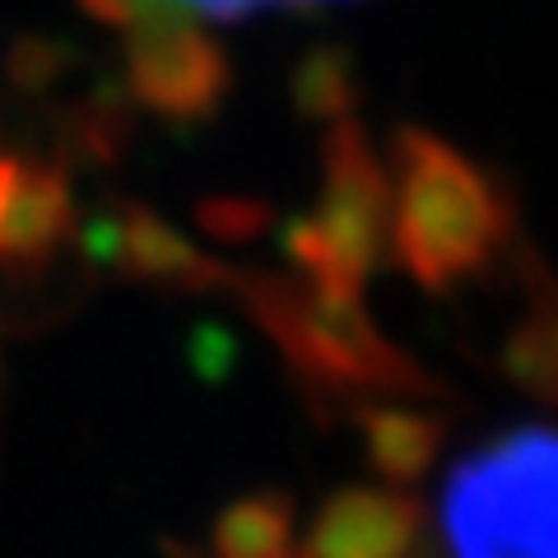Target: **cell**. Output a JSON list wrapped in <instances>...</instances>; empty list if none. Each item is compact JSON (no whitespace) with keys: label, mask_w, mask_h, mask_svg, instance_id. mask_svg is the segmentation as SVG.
Segmentation results:
<instances>
[{"label":"cell","mask_w":558,"mask_h":558,"mask_svg":"<svg viewBox=\"0 0 558 558\" xmlns=\"http://www.w3.org/2000/svg\"><path fill=\"white\" fill-rule=\"evenodd\" d=\"M75 223L70 186L57 172L0 159V256L33 260L51 252Z\"/></svg>","instance_id":"cell-6"},{"label":"cell","mask_w":558,"mask_h":558,"mask_svg":"<svg viewBox=\"0 0 558 558\" xmlns=\"http://www.w3.org/2000/svg\"><path fill=\"white\" fill-rule=\"evenodd\" d=\"M126 61L135 94L163 117L209 112L223 94L219 47L186 14H149L126 28Z\"/></svg>","instance_id":"cell-4"},{"label":"cell","mask_w":558,"mask_h":558,"mask_svg":"<svg viewBox=\"0 0 558 558\" xmlns=\"http://www.w3.org/2000/svg\"><path fill=\"white\" fill-rule=\"evenodd\" d=\"M391 242L405 270L428 289H447L480 270L508 233V209L475 163L428 135H405L391 178Z\"/></svg>","instance_id":"cell-2"},{"label":"cell","mask_w":558,"mask_h":558,"mask_svg":"<svg viewBox=\"0 0 558 558\" xmlns=\"http://www.w3.org/2000/svg\"><path fill=\"white\" fill-rule=\"evenodd\" d=\"M438 531L447 558H558V428L526 424L461 457Z\"/></svg>","instance_id":"cell-1"},{"label":"cell","mask_w":558,"mask_h":558,"mask_svg":"<svg viewBox=\"0 0 558 558\" xmlns=\"http://www.w3.org/2000/svg\"><path fill=\"white\" fill-rule=\"evenodd\" d=\"M368 451L377 475H387L391 488L418 480L438 451V424L414 410H377L368 414Z\"/></svg>","instance_id":"cell-8"},{"label":"cell","mask_w":558,"mask_h":558,"mask_svg":"<svg viewBox=\"0 0 558 558\" xmlns=\"http://www.w3.org/2000/svg\"><path fill=\"white\" fill-rule=\"evenodd\" d=\"M418 508L405 488L349 484L299 531L293 558H414Z\"/></svg>","instance_id":"cell-5"},{"label":"cell","mask_w":558,"mask_h":558,"mask_svg":"<svg viewBox=\"0 0 558 558\" xmlns=\"http://www.w3.org/2000/svg\"><path fill=\"white\" fill-rule=\"evenodd\" d=\"M387 229H391V191L381 182L373 154L363 149L359 131L344 126L317 215H307L289 233V256L299 266L303 289L322 293V299L354 303L381 252Z\"/></svg>","instance_id":"cell-3"},{"label":"cell","mask_w":558,"mask_h":558,"mask_svg":"<svg viewBox=\"0 0 558 558\" xmlns=\"http://www.w3.org/2000/svg\"><path fill=\"white\" fill-rule=\"evenodd\" d=\"M172 14H186V20H242V14L256 10H275V5H312V0H154Z\"/></svg>","instance_id":"cell-9"},{"label":"cell","mask_w":558,"mask_h":558,"mask_svg":"<svg viewBox=\"0 0 558 558\" xmlns=\"http://www.w3.org/2000/svg\"><path fill=\"white\" fill-rule=\"evenodd\" d=\"M299 512L284 494L238 498L215 521V558H293Z\"/></svg>","instance_id":"cell-7"}]
</instances>
